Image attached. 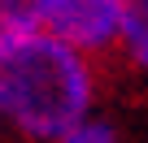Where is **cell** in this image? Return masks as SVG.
<instances>
[{"label": "cell", "mask_w": 148, "mask_h": 143, "mask_svg": "<svg viewBox=\"0 0 148 143\" xmlns=\"http://www.w3.org/2000/svg\"><path fill=\"white\" fill-rule=\"evenodd\" d=\"M100 61L48 30H26L0 52V126L18 143H61L100 113Z\"/></svg>", "instance_id": "cell-1"}, {"label": "cell", "mask_w": 148, "mask_h": 143, "mask_svg": "<svg viewBox=\"0 0 148 143\" xmlns=\"http://www.w3.org/2000/svg\"><path fill=\"white\" fill-rule=\"evenodd\" d=\"M113 61L126 69L131 78L148 83V0H126V13H122V30H118Z\"/></svg>", "instance_id": "cell-3"}, {"label": "cell", "mask_w": 148, "mask_h": 143, "mask_svg": "<svg viewBox=\"0 0 148 143\" xmlns=\"http://www.w3.org/2000/svg\"><path fill=\"white\" fill-rule=\"evenodd\" d=\"M35 26L83 48L96 61H113L126 0H31Z\"/></svg>", "instance_id": "cell-2"}, {"label": "cell", "mask_w": 148, "mask_h": 143, "mask_svg": "<svg viewBox=\"0 0 148 143\" xmlns=\"http://www.w3.org/2000/svg\"><path fill=\"white\" fill-rule=\"evenodd\" d=\"M26 30H39L35 13H31V0H0V52L13 39H22Z\"/></svg>", "instance_id": "cell-5"}, {"label": "cell", "mask_w": 148, "mask_h": 143, "mask_svg": "<svg viewBox=\"0 0 148 143\" xmlns=\"http://www.w3.org/2000/svg\"><path fill=\"white\" fill-rule=\"evenodd\" d=\"M0 139H5V126H0Z\"/></svg>", "instance_id": "cell-6"}, {"label": "cell", "mask_w": 148, "mask_h": 143, "mask_svg": "<svg viewBox=\"0 0 148 143\" xmlns=\"http://www.w3.org/2000/svg\"><path fill=\"white\" fill-rule=\"evenodd\" d=\"M61 143H126V134H122V126L100 108V113H92V117H83L79 126H74Z\"/></svg>", "instance_id": "cell-4"}]
</instances>
